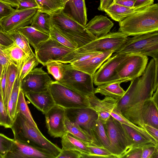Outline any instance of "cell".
Listing matches in <instances>:
<instances>
[{"mask_svg": "<svg viewBox=\"0 0 158 158\" xmlns=\"http://www.w3.org/2000/svg\"><path fill=\"white\" fill-rule=\"evenodd\" d=\"M155 70L154 62L150 61L142 75L131 81L125 94L117 101V106L124 116L144 129L142 109L145 101L151 98L154 92Z\"/></svg>", "mask_w": 158, "mask_h": 158, "instance_id": "6da1fadb", "label": "cell"}, {"mask_svg": "<svg viewBox=\"0 0 158 158\" xmlns=\"http://www.w3.org/2000/svg\"><path fill=\"white\" fill-rule=\"evenodd\" d=\"M118 31L127 36L158 31V4H153L119 22Z\"/></svg>", "mask_w": 158, "mask_h": 158, "instance_id": "7a4b0ae2", "label": "cell"}, {"mask_svg": "<svg viewBox=\"0 0 158 158\" xmlns=\"http://www.w3.org/2000/svg\"><path fill=\"white\" fill-rule=\"evenodd\" d=\"M10 128L15 140L47 150L56 156L61 151V149L48 140L40 131L33 127L20 112L16 113Z\"/></svg>", "mask_w": 158, "mask_h": 158, "instance_id": "3957f363", "label": "cell"}, {"mask_svg": "<svg viewBox=\"0 0 158 158\" xmlns=\"http://www.w3.org/2000/svg\"><path fill=\"white\" fill-rule=\"evenodd\" d=\"M51 21L60 32L76 43L78 48L97 38L63 10L51 15Z\"/></svg>", "mask_w": 158, "mask_h": 158, "instance_id": "277c9868", "label": "cell"}, {"mask_svg": "<svg viewBox=\"0 0 158 158\" xmlns=\"http://www.w3.org/2000/svg\"><path fill=\"white\" fill-rule=\"evenodd\" d=\"M115 54H138L158 58V31L128 37Z\"/></svg>", "mask_w": 158, "mask_h": 158, "instance_id": "5b68a950", "label": "cell"}, {"mask_svg": "<svg viewBox=\"0 0 158 158\" xmlns=\"http://www.w3.org/2000/svg\"><path fill=\"white\" fill-rule=\"evenodd\" d=\"M103 125L114 155L123 158L132 148V141L122 124L112 116Z\"/></svg>", "mask_w": 158, "mask_h": 158, "instance_id": "8992f818", "label": "cell"}, {"mask_svg": "<svg viewBox=\"0 0 158 158\" xmlns=\"http://www.w3.org/2000/svg\"><path fill=\"white\" fill-rule=\"evenodd\" d=\"M49 89L55 105L64 109L90 107L87 96L61 84L52 81Z\"/></svg>", "mask_w": 158, "mask_h": 158, "instance_id": "52a82bcc", "label": "cell"}, {"mask_svg": "<svg viewBox=\"0 0 158 158\" xmlns=\"http://www.w3.org/2000/svg\"><path fill=\"white\" fill-rule=\"evenodd\" d=\"M127 37L125 34L119 31L109 32L105 35L96 38L83 46L72 51L62 57L94 52H103L112 51L114 53L122 46Z\"/></svg>", "mask_w": 158, "mask_h": 158, "instance_id": "ba28073f", "label": "cell"}, {"mask_svg": "<svg viewBox=\"0 0 158 158\" xmlns=\"http://www.w3.org/2000/svg\"><path fill=\"white\" fill-rule=\"evenodd\" d=\"M62 79L63 85L85 96L94 94L93 76L73 68L70 64H64Z\"/></svg>", "mask_w": 158, "mask_h": 158, "instance_id": "9c48e42d", "label": "cell"}, {"mask_svg": "<svg viewBox=\"0 0 158 158\" xmlns=\"http://www.w3.org/2000/svg\"><path fill=\"white\" fill-rule=\"evenodd\" d=\"M148 59V56H146L131 54L106 83L118 81L127 82L140 77L145 69Z\"/></svg>", "mask_w": 158, "mask_h": 158, "instance_id": "30bf717a", "label": "cell"}, {"mask_svg": "<svg viewBox=\"0 0 158 158\" xmlns=\"http://www.w3.org/2000/svg\"><path fill=\"white\" fill-rule=\"evenodd\" d=\"M73 50L50 37L40 43L35 51L39 63L45 66L48 62L57 61Z\"/></svg>", "mask_w": 158, "mask_h": 158, "instance_id": "8fae6325", "label": "cell"}, {"mask_svg": "<svg viewBox=\"0 0 158 158\" xmlns=\"http://www.w3.org/2000/svg\"><path fill=\"white\" fill-rule=\"evenodd\" d=\"M65 117L79 126L92 138V131L98 119L97 112L90 107L65 109Z\"/></svg>", "mask_w": 158, "mask_h": 158, "instance_id": "7c38bea8", "label": "cell"}, {"mask_svg": "<svg viewBox=\"0 0 158 158\" xmlns=\"http://www.w3.org/2000/svg\"><path fill=\"white\" fill-rule=\"evenodd\" d=\"M42 68H35L21 82L20 88L24 93L41 92L48 89L53 81Z\"/></svg>", "mask_w": 158, "mask_h": 158, "instance_id": "4fadbf2b", "label": "cell"}, {"mask_svg": "<svg viewBox=\"0 0 158 158\" xmlns=\"http://www.w3.org/2000/svg\"><path fill=\"white\" fill-rule=\"evenodd\" d=\"M131 54L114 53L111 55L93 75V83L98 86L108 82Z\"/></svg>", "mask_w": 158, "mask_h": 158, "instance_id": "5bb4252c", "label": "cell"}, {"mask_svg": "<svg viewBox=\"0 0 158 158\" xmlns=\"http://www.w3.org/2000/svg\"><path fill=\"white\" fill-rule=\"evenodd\" d=\"M38 10L33 8L15 10L1 20L2 31L10 33L31 24L33 17Z\"/></svg>", "mask_w": 158, "mask_h": 158, "instance_id": "9a60e30c", "label": "cell"}, {"mask_svg": "<svg viewBox=\"0 0 158 158\" xmlns=\"http://www.w3.org/2000/svg\"><path fill=\"white\" fill-rule=\"evenodd\" d=\"M56 156L47 150L14 139L11 149L4 158H56Z\"/></svg>", "mask_w": 158, "mask_h": 158, "instance_id": "2e32d148", "label": "cell"}, {"mask_svg": "<svg viewBox=\"0 0 158 158\" xmlns=\"http://www.w3.org/2000/svg\"><path fill=\"white\" fill-rule=\"evenodd\" d=\"M45 114L48 133L54 138H61L67 132L65 123V109L55 105Z\"/></svg>", "mask_w": 158, "mask_h": 158, "instance_id": "e0dca14e", "label": "cell"}, {"mask_svg": "<svg viewBox=\"0 0 158 158\" xmlns=\"http://www.w3.org/2000/svg\"><path fill=\"white\" fill-rule=\"evenodd\" d=\"M114 52L109 51L101 54L73 61L70 64L73 68L93 76L104 62Z\"/></svg>", "mask_w": 158, "mask_h": 158, "instance_id": "ac0fdd59", "label": "cell"}, {"mask_svg": "<svg viewBox=\"0 0 158 158\" xmlns=\"http://www.w3.org/2000/svg\"><path fill=\"white\" fill-rule=\"evenodd\" d=\"M118 99L111 98L110 100L107 111L110 115L122 124L130 127L139 132L146 139L156 145L158 142L145 129L132 123L126 118L117 106Z\"/></svg>", "mask_w": 158, "mask_h": 158, "instance_id": "d6986e66", "label": "cell"}, {"mask_svg": "<svg viewBox=\"0 0 158 158\" xmlns=\"http://www.w3.org/2000/svg\"><path fill=\"white\" fill-rule=\"evenodd\" d=\"M25 96L38 110L45 114L55 104L49 89L39 92H28Z\"/></svg>", "mask_w": 158, "mask_h": 158, "instance_id": "ffe728a7", "label": "cell"}, {"mask_svg": "<svg viewBox=\"0 0 158 158\" xmlns=\"http://www.w3.org/2000/svg\"><path fill=\"white\" fill-rule=\"evenodd\" d=\"M114 25V23L106 17L101 15L95 16L85 27L97 38L109 33Z\"/></svg>", "mask_w": 158, "mask_h": 158, "instance_id": "44dd1931", "label": "cell"}, {"mask_svg": "<svg viewBox=\"0 0 158 158\" xmlns=\"http://www.w3.org/2000/svg\"><path fill=\"white\" fill-rule=\"evenodd\" d=\"M64 11L69 17L85 26L87 22L85 0H69Z\"/></svg>", "mask_w": 158, "mask_h": 158, "instance_id": "7402d4cb", "label": "cell"}, {"mask_svg": "<svg viewBox=\"0 0 158 158\" xmlns=\"http://www.w3.org/2000/svg\"><path fill=\"white\" fill-rule=\"evenodd\" d=\"M5 52L16 67L19 75L25 63L31 56L15 42L7 47H3Z\"/></svg>", "mask_w": 158, "mask_h": 158, "instance_id": "603a6c76", "label": "cell"}, {"mask_svg": "<svg viewBox=\"0 0 158 158\" xmlns=\"http://www.w3.org/2000/svg\"><path fill=\"white\" fill-rule=\"evenodd\" d=\"M146 8L130 7L117 4L114 2L104 11L112 19L119 22L132 14Z\"/></svg>", "mask_w": 158, "mask_h": 158, "instance_id": "cb8c5ba5", "label": "cell"}, {"mask_svg": "<svg viewBox=\"0 0 158 158\" xmlns=\"http://www.w3.org/2000/svg\"><path fill=\"white\" fill-rule=\"evenodd\" d=\"M142 116L144 124L158 129V107L152 99L146 100L143 104Z\"/></svg>", "mask_w": 158, "mask_h": 158, "instance_id": "d4e9b609", "label": "cell"}, {"mask_svg": "<svg viewBox=\"0 0 158 158\" xmlns=\"http://www.w3.org/2000/svg\"><path fill=\"white\" fill-rule=\"evenodd\" d=\"M92 137L93 143L104 147L115 155L106 134L103 124L98 118L92 130Z\"/></svg>", "mask_w": 158, "mask_h": 158, "instance_id": "484cf974", "label": "cell"}, {"mask_svg": "<svg viewBox=\"0 0 158 158\" xmlns=\"http://www.w3.org/2000/svg\"><path fill=\"white\" fill-rule=\"evenodd\" d=\"M122 82V81H118L98 85L94 89V94L99 93L106 97H111L116 99H119L125 92L120 86Z\"/></svg>", "mask_w": 158, "mask_h": 158, "instance_id": "4316f807", "label": "cell"}, {"mask_svg": "<svg viewBox=\"0 0 158 158\" xmlns=\"http://www.w3.org/2000/svg\"><path fill=\"white\" fill-rule=\"evenodd\" d=\"M18 30L26 37L29 44L32 46L35 50L40 43L50 37L49 35L38 31L31 26H25Z\"/></svg>", "mask_w": 158, "mask_h": 158, "instance_id": "83f0119b", "label": "cell"}, {"mask_svg": "<svg viewBox=\"0 0 158 158\" xmlns=\"http://www.w3.org/2000/svg\"><path fill=\"white\" fill-rule=\"evenodd\" d=\"M62 150H73L82 153H90L86 144L67 132L61 138Z\"/></svg>", "mask_w": 158, "mask_h": 158, "instance_id": "f1b7e54d", "label": "cell"}, {"mask_svg": "<svg viewBox=\"0 0 158 158\" xmlns=\"http://www.w3.org/2000/svg\"><path fill=\"white\" fill-rule=\"evenodd\" d=\"M39 6L38 10L52 15L63 10L69 0H35Z\"/></svg>", "mask_w": 158, "mask_h": 158, "instance_id": "f546056e", "label": "cell"}, {"mask_svg": "<svg viewBox=\"0 0 158 158\" xmlns=\"http://www.w3.org/2000/svg\"><path fill=\"white\" fill-rule=\"evenodd\" d=\"M51 25V15L38 10L33 17L30 26L38 31L49 35Z\"/></svg>", "mask_w": 158, "mask_h": 158, "instance_id": "4dcf8cb0", "label": "cell"}, {"mask_svg": "<svg viewBox=\"0 0 158 158\" xmlns=\"http://www.w3.org/2000/svg\"><path fill=\"white\" fill-rule=\"evenodd\" d=\"M18 112L21 113L33 127L40 131L31 114L25 99L24 94L20 88L16 105V114Z\"/></svg>", "mask_w": 158, "mask_h": 158, "instance_id": "1f68e13d", "label": "cell"}, {"mask_svg": "<svg viewBox=\"0 0 158 158\" xmlns=\"http://www.w3.org/2000/svg\"><path fill=\"white\" fill-rule=\"evenodd\" d=\"M85 144L90 153H81V158H117L109 151L102 146H97L92 143Z\"/></svg>", "mask_w": 158, "mask_h": 158, "instance_id": "d6a6232c", "label": "cell"}, {"mask_svg": "<svg viewBox=\"0 0 158 158\" xmlns=\"http://www.w3.org/2000/svg\"><path fill=\"white\" fill-rule=\"evenodd\" d=\"M18 74L17 69L13 65H10L7 69L6 91L3 99L4 104L7 111L8 100Z\"/></svg>", "mask_w": 158, "mask_h": 158, "instance_id": "836d02e7", "label": "cell"}, {"mask_svg": "<svg viewBox=\"0 0 158 158\" xmlns=\"http://www.w3.org/2000/svg\"><path fill=\"white\" fill-rule=\"evenodd\" d=\"M65 123L67 132L85 143L93 142L91 136L76 124L70 122L65 117Z\"/></svg>", "mask_w": 158, "mask_h": 158, "instance_id": "e575fe53", "label": "cell"}, {"mask_svg": "<svg viewBox=\"0 0 158 158\" xmlns=\"http://www.w3.org/2000/svg\"><path fill=\"white\" fill-rule=\"evenodd\" d=\"M8 33L14 42L28 56H31L35 55L30 46L27 39L19 30Z\"/></svg>", "mask_w": 158, "mask_h": 158, "instance_id": "d590c367", "label": "cell"}, {"mask_svg": "<svg viewBox=\"0 0 158 158\" xmlns=\"http://www.w3.org/2000/svg\"><path fill=\"white\" fill-rule=\"evenodd\" d=\"M49 35L51 38L67 47L73 50L78 48L76 43L62 34L52 23Z\"/></svg>", "mask_w": 158, "mask_h": 158, "instance_id": "8d00e7d4", "label": "cell"}, {"mask_svg": "<svg viewBox=\"0 0 158 158\" xmlns=\"http://www.w3.org/2000/svg\"><path fill=\"white\" fill-rule=\"evenodd\" d=\"M122 125L133 142V147L142 148L148 143L151 142L135 129L124 124Z\"/></svg>", "mask_w": 158, "mask_h": 158, "instance_id": "74e56055", "label": "cell"}, {"mask_svg": "<svg viewBox=\"0 0 158 158\" xmlns=\"http://www.w3.org/2000/svg\"><path fill=\"white\" fill-rule=\"evenodd\" d=\"M46 66L48 72L51 74L57 81L62 78L64 71V64L56 61H51L47 62Z\"/></svg>", "mask_w": 158, "mask_h": 158, "instance_id": "f35d334b", "label": "cell"}, {"mask_svg": "<svg viewBox=\"0 0 158 158\" xmlns=\"http://www.w3.org/2000/svg\"><path fill=\"white\" fill-rule=\"evenodd\" d=\"M13 121L8 114L3 102L2 91L0 87V125L5 128H11Z\"/></svg>", "mask_w": 158, "mask_h": 158, "instance_id": "ab89813d", "label": "cell"}, {"mask_svg": "<svg viewBox=\"0 0 158 158\" xmlns=\"http://www.w3.org/2000/svg\"><path fill=\"white\" fill-rule=\"evenodd\" d=\"M39 63L35 54L30 57L23 67L19 75H18L20 82Z\"/></svg>", "mask_w": 158, "mask_h": 158, "instance_id": "60d3db41", "label": "cell"}, {"mask_svg": "<svg viewBox=\"0 0 158 158\" xmlns=\"http://www.w3.org/2000/svg\"><path fill=\"white\" fill-rule=\"evenodd\" d=\"M21 82L18 76L14 82V85L9 98L8 103L13 105L14 113L16 115V109L18 99Z\"/></svg>", "mask_w": 158, "mask_h": 158, "instance_id": "b9f144b4", "label": "cell"}, {"mask_svg": "<svg viewBox=\"0 0 158 158\" xmlns=\"http://www.w3.org/2000/svg\"><path fill=\"white\" fill-rule=\"evenodd\" d=\"M14 142L11 139L0 133V155L4 158L11 149Z\"/></svg>", "mask_w": 158, "mask_h": 158, "instance_id": "7bdbcfd3", "label": "cell"}, {"mask_svg": "<svg viewBox=\"0 0 158 158\" xmlns=\"http://www.w3.org/2000/svg\"><path fill=\"white\" fill-rule=\"evenodd\" d=\"M142 149L141 158H158V145L149 142Z\"/></svg>", "mask_w": 158, "mask_h": 158, "instance_id": "ee69618b", "label": "cell"}, {"mask_svg": "<svg viewBox=\"0 0 158 158\" xmlns=\"http://www.w3.org/2000/svg\"><path fill=\"white\" fill-rule=\"evenodd\" d=\"M11 64L15 66L4 51L3 47L0 45V65L2 67V72Z\"/></svg>", "mask_w": 158, "mask_h": 158, "instance_id": "f6af8a7d", "label": "cell"}, {"mask_svg": "<svg viewBox=\"0 0 158 158\" xmlns=\"http://www.w3.org/2000/svg\"><path fill=\"white\" fill-rule=\"evenodd\" d=\"M81 153L73 150H62L56 158H81Z\"/></svg>", "mask_w": 158, "mask_h": 158, "instance_id": "bcb514c9", "label": "cell"}, {"mask_svg": "<svg viewBox=\"0 0 158 158\" xmlns=\"http://www.w3.org/2000/svg\"><path fill=\"white\" fill-rule=\"evenodd\" d=\"M33 8H39L35 0H21L16 10H21Z\"/></svg>", "mask_w": 158, "mask_h": 158, "instance_id": "7dc6e473", "label": "cell"}, {"mask_svg": "<svg viewBox=\"0 0 158 158\" xmlns=\"http://www.w3.org/2000/svg\"><path fill=\"white\" fill-rule=\"evenodd\" d=\"M15 10L9 5L0 1V20Z\"/></svg>", "mask_w": 158, "mask_h": 158, "instance_id": "c3c4849f", "label": "cell"}, {"mask_svg": "<svg viewBox=\"0 0 158 158\" xmlns=\"http://www.w3.org/2000/svg\"><path fill=\"white\" fill-rule=\"evenodd\" d=\"M142 152V148L133 147L123 158H141Z\"/></svg>", "mask_w": 158, "mask_h": 158, "instance_id": "681fc988", "label": "cell"}, {"mask_svg": "<svg viewBox=\"0 0 158 158\" xmlns=\"http://www.w3.org/2000/svg\"><path fill=\"white\" fill-rule=\"evenodd\" d=\"M13 42L8 33L0 31V45L3 47H7Z\"/></svg>", "mask_w": 158, "mask_h": 158, "instance_id": "f907efd6", "label": "cell"}, {"mask_svg": "<svg viewBox=\"0 0 158 158\" xmlns=\"http://www.w3.org/2000/svg\"><path fill=\"white\" fill-rule=\"evenodd\" d=\"M154 0H135L133 6L135 8H146L154 4Z\"/></svg>", "mask_w": 158, "mask_h": 158, "instance_id": "816d5d0a", "label": "cell"}, {"mask_svg": "<svg viewBox=\"0 0 158 158\" xmlns=\"http://www.w3.org/2000/svg\"><path fill=\"white\" fill-rule=\"evenodd\" d=\"M144 129L158 142V129L147 124L144 125Z\"/></svg>", "mask_w": 158, "mask_h": 158, "instance_id": "f5cc1de1", "label": "cell"}, {"mask_svg": "<svg viewBox=\"0 0 158 158\" xmlns=\"http://www.w3.org/2000/svg\"><path fill=\"white\" fill-rule=\"evenodd\" d=\"M7 69L3 71L0 81V87L2 91L3 100L5 93Z\"/></svg>", "mask_w": 158, "mask_h": 158, "instance_id": "db71d44e", "label": "cell"}, {"mask_svg": "<svg viewBox=\"0 0 158 158\" xmlns=\"http://www.w3.org/2000/svg\"><path fill=\"white\" fill-rule=\"evenodd\" d=\"M114 0H100V3L98 9L100 11H104L114 2Z\"/></svg>", "mask_w": 158, "mask_h": 158, "instance_id": "11a10c76", "label": "cell"}, {"mask_svg": "<svg viewBox=\"0 0 158 158\" xmlns=\"http://www.w3.org/2000/svg\"><path fill=\"white\" fill-rule=\"evenodd\" d=\"M135 0H114V2L119 5L130 7H133Z\"/></svg>", "mask_w": 158, "mask_h": 158, "instance_id": "9f6ffc18", "label": "cell"}, {"mask_svg": "<svg viewBox=\"0 0 158 158\" xmlns=\"http://www.w3.org/2000/svg\"><path fill=\"white\" fill-rule=\"evenodd\" d=\"M155 62V70L154 81V89L155 92L158 88V58L154 59Z\"/></svg>", "mask_w": 158, "mask_h": 158, "instance_id": "6f0895ef", "label": "cell"}, {"mask_svg": "<svg viewBox=\"0 0 158 158\" xmlns=\"http://www.w3.org/2000/svg\"><path fill=\"white\" fill-rule=\"evenodd\" d=\"M21 0H0L5 3H6L11 6L15 7L16 8L18 6Z\"/></svg>", "mask_w": 158, "mask_h": 158, "instance_id": "680465c9", "label": "cell"}, {"mask_svg": "<svg viewBox=\"0 0 158 158\" xmlns=\"http://www.w3.org/2000/svg\"><path fill=\"white\" fill-rule=\"evenodd\" d=\"M155 92L153 94L152 99L155 104L158 106V88Z\"/></svg>", "mask_w": 158, "mask_h": 158, "instance_id": "91938a15", "label": "cell"}, {"mask_svg": "<svg viewBox=\"0 0 158 158\" xmlns=\"http://www.w3.org/2000/svg\"><path fill=\"white\" fill-rule=\"evenodd\" d=\"M2 67L0 65V81L1 79L2 74Z\"/></svg>", "mask_w": 158, "mask_h": 158, "instance_id": "94428289", "label": "cell"}, {"mask_svg": "<svg viewBox=\"0 0 158 158\" xmlns=\"http://www.w3.org/2000/svg\"><path fill=\"white\" fill-rule=\"evenodd\" d=\"M2 27L1 23V20H0V31H2Z\"/></svg>", "mask_w": 158, "mask_h": 158, "instance_id": "6125c7cd", "label": "cell"}, {"mask_svg": "<svg viewBox=\"0 0 158 158\" xmlns=\"http://www.w3.org/2000/svg\"><path fill=\"white\" fill-rule=\"evenodd\" d=\"M0 158H2V157L1 155H0Z\"/></svg>", "mask_w": 158, "mask_h": 158, "instance_id": "be15d7a7", "label": "cell"}]
</instances>
